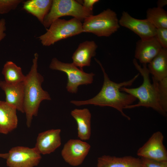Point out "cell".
Segmentation results:
<instances>
[{
  "label": "cell",
  "mask_w": 167,
  "mask_h": 167,
  "mask_svg": "<svg viewBox=\"0 0 167 167\" xmlns=\"http://www.w3.org/2000/svg\"><path fill=\"white\" fill-rule=\"evenodd\" d=\"M99 64L103 73L104 82L100 92L94 97L84 101L72 100L70 102L76 106L93 105L100 106H109L115 109L128 120L131 118L123 112L126 106L133 104L136 98L132 95L122 92L120 88L131 86L139 76V73L131 79L120 83L111 80L100 62L95 58Z\"/></svg>",
  "instance_id": "6da1fadb"
},
{
  "label": "cell",
  "mask_w": 167,
  "mask_h": 167,
  "mask_svg": "<svg viewBox=\"0 0 167 167\" xmlns=\"http://www.w3.org/2000/svg\"><path fill=\"white\" fill-rule=\"evenodd\" d=\"M38 55L35 53L30 71L25 76L24 85V110L26 117V124L28 127L31 126L33 116L37 115L41 102L50 100L49 94L42 88L43 77L37 71Z\"/></svg>",
  "instance_id": "7a4b0ae2"
},
{
  "label": "cell",
  "mask_w": 167,
  "mask_h": 167,
  "mask_svg": "<svg viewBox=\"0 0 167 167\" xmlns=\"http://www.w3.org/2000/svg\"><path fill=\"white\" fill-rule=\"evenodd\" d=\"M133 64L139 74L143 78V82L139 87L134 88H121V91L130 94L138 99V102L125 107V109L134 108L141 106L151 108L161 114L165 116L166 113L163 109L160 102L158 94V81L152 77V83L150 79V73L147 64H143V67L138 63L134 58Z\"/></svg>",
  "instance_id": "3957f363"
},
{
  "label": "cell",
  "mask_w": 167,
  "mask_h": 167,
  "mask_svg": "<svg viewBox=\"0 0 167 167\" xmlns=\"http://www.w3.org/2000/svg\"><path fill=\"white\" fill-rule=\"evenodd\" d=\"M83 32L92 33L98 36L108 37L120 28L116 13L107 9L96 15H92L84 20Z\"/></svg>",
  "instance_id": "277c9868"
},
{
  "label": "cell",
  "mask_w": 167,
  "mask_h": 167,
  "mask_svg": "<svg viewBox=\"0 0 167 167\" xmlns=\"http://www.w3.org/2000/svg\"><path fill=\"white\" fill-rule=\"evenodd\" d=\"M82 32V23L79 19L75 18L68 20L58 18L51 24L46 33L38 38L43 46H49Z\"/></svg>",
  "instance_id": "5b68a950"
},
{
  "label": "cell",
  "mask_w": 167,
  "mask_h": 167,
  "mask_svg": "<svg viewBox=\"0 0 167 167\" xmlns=\"http://www.w3.org/2000/svg\"><path fill=\"white\" fill-rule=\"evenodd\" d=\"M93 11L85 8L74 0H53L50 9L45 17L42 24L45 28L60 17L70 16L81 21L93 15Z\"/></svg>",
  "instance_id": "8992f818"
},
{
  "label": "cell",
  "mask_w": 167,
  "mask_h": 167,
  "mask_svg": "<svg viewBox=\"0 0 167 167\" xmlns=\"http://www.w3.org/2000/svg\"><path fill=\"white\" fill-rule=\"evenodd\" d=\"M49 67L66 74L67 76L66 89L68 92L72 93H76L80 85L92 84L95 75L92 72H85L83 69L78 68L72 63L62 62L55 58L52 59Z\"/></svg>",
  "instance_id": "52a82bcc"
},
{
  "label": "cell",
  "mask_w": 167,
  "mask_h": 167,
  "mask_svg": "<svg viewBox=\"0 0 167 167\" xmlns=\"http://www.w3.org/2000/svg\"><path fill=\"white\" fill-rule=\"evenodd\" d=\"M6 159L8 167H34L39 163L41 156L35 148L16 146L11 148Z\"/></svg>",
  "instance_id": "ba28073f"
},
{
  "label": "cell",
  "mask_w": 167,
  "mask_h": 167,
  "mask_svg": "<svg viewBox=\"0 0 167 167\" xmlns=\"http://www.w3.org/2000/svg\"><path fill=\"white\" fill-rule=\"evenodd\" d=\"M90 148V145L84 141L70 139L64 145L61 154L66 162L71 166H77L82 163Z\"/></svg>",
  "instance_id": "9c48e42d"
},
{
  "label": "cell",
  "mask_w": 167,
  "mask_h": 167,
  "mask_svg": "<svg viewBox=\"0 0 167 167\" xmlns=\"http://www.w3.org/2000/svg\"><path fill=\"white\" fill-rule=\"evenodd\" d=\"M164 136L160 131L154 133L137 152V155L158 161H167V151L163 144Z\"/></svg>",
  "instance_id": "30bf717a"
},
{
  "label": "cell",
  "mask_w": 167,
  "mask_h": 167,
  "mask_svg": "<svg viewBox=\"0 0 167 167\" xmlns=\"http://www.w3.org/2000/svg\"><path fill=\"white\" fill-rule=\"evenodd\" d=\"M119 25L127 28L140 37L141 39L155 36L156 28L147 19H138L123 11L119 19Z\"/></svg>",
  "instance_id": "8fae6325"
},
{
  "label": "cell",
  "mask_w": 167,
  "mask_h": 167,
  "mask_svg": "<svg viewBox=\"0 0 167 167\" xmlns=\"http://www.w3.org/2000/svg\"><path fill=\"white\" fill-rule=\"evenodd\" d=\"M61 130L58 129L40 133L34 148L41 154H48L53 152L61 145Z\"/></svg>",
  "instance_id": "7c38bea8"
},
{
  "label": "cell",
  "mask_w": 167,
  "mask_h": 167,
  "mask_svg": "<svg viewBox=\"0 0 167 167\" xmlns=\"http://www.w3.org/2000/svg\"><path fill=\"white\" fill-rule=\"evenodd\" d=\"M162 47L155 37L140 39L136 43L135 57L142 64L150 62L157 55Z\"/></svg>",
  "instance_id": "4fadbf2b"
},
{
  "label": "cell",
  "mask_w": 167,
  "mask_h": 167,
  "mask_svg": "<svg viewBox=\"0 0 167 167\" xmlns=\"http://www.w3.org/2000/svg\"><path fill=\"white\" fill-rule=\"evenodd\" d=\"M0 87L6 95L5 102L17 110L24 113V82L10 84L4 81H0Z\"/></svg>",
  "instance_id": "5bb4252c"
},
{
  "label": "cell",
  "mask_w": 167,
  "mask_h": 167,
  "mask_svg": "<svg viewBox=\"0 0 167 167\" xmlns=\"http://www.w3.org/2000/svg\"><path fill=\"white\" fill-rule=\"evenodd\" d=\"M97 47L93 41H86L80 43L72 55V63L81 69L90 66L91 58L96 55Z\"/></svg>",
  "instance_id": "9a60e30c"
},
{
  "label": "cell",
  "mask_w": 167,
  "mask_h": 167,
  "mask_svg": "<svg viewBox=\"0 0 167 167\" xmlns=\"http://www.w3.org/2000/svg\"><path fill=\"white\" fill-rule=\"evenodd\" d=\"M16 109L6 103L0 101V133L7 134L16 129L18 119Z\"/></svg>",
  "instance_id": "2e32d148"
},
{
  "label": "cell",
  "mask_w": 167,
  "mask_h": 167,
  "mask_svg": "<svg viewBox=\"0 0 167 167\" xmlns=\"http://www.w3.org/2000/svg\"><path fill=\"white\" fill-rule=\"evenodd\" d=\"M71 114L77 124L78 137L84 141L89 139L91 133V114L89 110L75 109Z\"/></svg>",
  "instance_id": "e0dca14e"
},
{
  "label": "cell",
  "mask_w": 167,
  "mask_h": 167,
  "mask_svg": "<svg viewBox=\"0 0 167 167\" xmlns=\"http://www.w3.org/2000/svg\"><path fill=\"white\" fill-rule=\"evenodd\" d=\"M140 158L131 156L118 157L104 155L98 158L96 167H142Z\"/></svg>",
  "instance_id": "ac0fdd59"
},
{
  "label": "cell",
  "mask_w": 167,
  "mask_h": 167,
  "mask_svg": "<svg viewBox=\"0 0 167 167\" xmlns=\"http://www.w3.org/2000/svg\"><path fill=\"white\" fill-rule=\"evenodd\" d=\"M147 66L150 73L158 81L167 77V49L162 48Z\"/></svg>",
  "instance_id": "d6986e66"
},
{
  "label": "cell",
  "mask_w": 167,
  "mask_h": 167,
  "mask_svg": "<svg viewBox=\"0 0 167 167\" xmlns=\"http://www.w3.org/2000/svg\"><path fill=\"white\" fill-rule=\"evenodd\" d=\"M53 0H30L24 3V9L36 17L42 24L49 11Z\"/></svg>",
  "instance_id": "ffe728a7"
},
{
  "label": "cell",
  "mask_w": 167,
  "mask_h": 167,
  "mask_svg": "<svg viewBox=\"0 0 167 167\" xmlns=\"http://www.w3.org/2000/svg\"><path fill=\"white\" fill-rule=\"evenodd\" d=\"M2 73L7 84H14L24 82L25 77L21 68L11 61H7L4 65Z\"/></svg>",
  "instance_id": "44dd1931"
},
{
  "label": "cell",
  "mask_w": 167,
  "mask_h": 167,
  "mask_svg": "<svg viewBox=\"0 0 167 167\" xmlns=\"http://www.w3.org/2000/svg\"><path fill=\"white\" fill-rule=\"evenodd\" d=\"M146 19L156 29L167 28V12L163 8L156 7L148 9Z\"/></svg>",
  "instance_id": "7402d4cb"
},
{
  "label": "cell",
  "mask_w": 167,
  "mask_h": 167,
  "mask_svg": "<svg viewBox=\"0 0 167 167\" xmlns=\"http://www.w3.org/2000/svg\"><path fill=\"white\" fill-rule=\"evenodd\" d=\"M158 94L161 106L164 110L167 112V77L158 82Z\"/></svg>",
  "instance_id": "603a6c76"
},
{
  "label": "cell",
  "mask_w": 167,
  "mask_h": 167,
  "mask_svg": "<svg viewBox=\"0 0 167 167\" xmlns=\"http://www.w3.org/2000/svg\"><path fill=\"white\" fill-rule=\"evenodd\" d=\"M23 0H0V14H5L15 9Z\"/></svg>",
  "instance_id": "cb8c5ba5"
},
{
  "label": "cell",
  "mask_w": 167,
  "mask_h": 167,
  "mask_svg": "<svg viewBox=\"0 0 167 167\" xmlns=\"http://www.w3.org/2000/svg\"><path fill=\"white\" fill-rule=\"evenodd\" d=\"M154 37L162 48L167 49V28H157Z\"/></svg>",
  "instance_id": "d4e9b609"
},
{
  "label": "cell",
  "mask_w": 167,
  "mask_h": 167,
  "mask_svg": "<svg viewBox=\"0 0 167 167\" xmlns=\"http://www.w3.org/2000/svg\"><path fill=\"white\" fill-rule=\"evenodd\" d=\"M143 167H167V161H158L141 158Z\"/></svg>",
  "instance_id": "484cf974"
},
{
  "label": "cell",
  "mask_w": 167,
  "mask_h": 167,
  "mask_svg": "<svg viewBox=\"0 0 167 167\" xmlns=\"http://www.w3.org/2000/svg\"><path fill=\"white\" fill-rule=\"evenodd\" d=\"M99 1L98 0H84L82 5L87 9L92 11L93 5Z\"/></svg>",
  "instance_id": "4316f807"
},
{
  "label": "cell",
  "mask_w": 167,
  "mask_h": 167,
  "mask_svg": "<svg viewBox=\"0 0 167 167\" xmlns=\"http://www.w3.org/2000/svg\"><path fill=\"white\" fill-rule=\"evenodd\" d=\"M6 24L4 19L2 18L0 20V42L6 36L5 32L6 29Z\"/></svg>",
  "instance_id": "83f0119b"
},
{
  "label": "cell",
  "mask_w": 167,
  "mask_h": 167,
  "mask_svg": "<svg viewBox=\"0 0 167 167\" xmlns=\"http://www.w3.org/2000/svg\"><path fill=\"white\" fill-rule=\"evenodd\" d=\"M167 1L166 0H159L157 2V7L163 8V7L166 5Z\"/></svg>",
  "instance_id": "f1b7e54d"
},
{
  "label": "cell",
  "mask_w": 167,
  "mask_h": 167,
  "mask_svg": "<svg viewBox=\"0 0 167 167\" xmlns=\"http://www.w3.org/2000/svg\"><path fill=\"white\" fill-rule=\"evenodd\" d=\"M8 153H0V158H2L5 159H6L8 157Z\"/></svg>",
  "instance_id": "f546056e"
},
{
  "label": "cell",
  "mask_w": 167,
  "mask_h": 167,
  "mask_svg": "<svg viewBox=\"0 0 167 167\" xmlns=\"http://www.w3.org/2000/svg\"><path fill=\"white\" fill-rule=\"evenodd\" d=\"M142 167H143L142 166Z\"/></svg>",
  "instance_id": "4dcf8cb0"
}]
</instances>
